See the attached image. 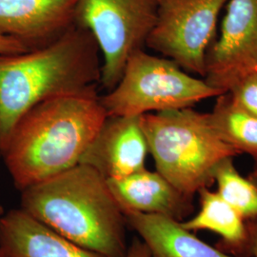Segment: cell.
Instances as JSON below:
<instances>
[{
	"instance_id": "cell-15",
	"label": "cell",
	"mask_w": 257,
	"mask_h": 257,
	"mask_svg": "<svg viewBox=\"0 0 257 257\" xmlns=\"http://www.w3.org/2000/svg\"><path fill=\"white\" fill-rule=\"evenodd\" d=\"M210 116L221 138L239 155H249L257 165L256 116L241 108L229 92L217 96Z\"/></svg>"
},
{
	"instance_id": "cell-22",
	"label": "cell",
	"mask_w": 257,
	"mask_h": 257,
	"mask_svg": "<svg viewBox=\"0 0 257 257\" xmlns=\"http://www.w3.org/2000/svg\"><path fill=\"white\" fill-rule=\"evenodd\" d=\"M0 257H11L9 254L2 248H0Z\"/></svg>"
},
{
	"instance_id": "cell-5",
	"label": "cell",
	"mask_w": 257,
	"mask_h": 257,
	"mask_svg": "<svg viewBox=\"0 0 257 257\" xmlns=\"http://www.w3.org/2000/svg\"><path fill=\"white\" fill-rule=\"evenodd\" d=\"M225 92L193 77L170 58L146 53L131 55L118 83L100 96L107 115L140 116L150 112L192 108Z\"/></svg>"
},
{
	"instance_id": "cell-17",
	"label": "cell",
	"mask_w": 257,
	"mask_h": 257,
	"mask_svg": "<svg viewBox=\"0 0 257 257\" xmlns=\"http://www.w3.org/2000/svg\"><path fill=\"white\" fill-rule=\"evenodd\" d=\"M228 92L241 108L257 117V72L240 79Z\"/></svg>"
},
{
	"instance_id": "cell-3",
	"label": "cell",
	"mask_w": 257,
	"mask_h": 257,
	"mask_svg": "<svg viewBox=\"0 0 257 257\" xmlns=\"http://www.w3.org/2000/svg\"><path fill=\"white\" fill-rule=\"evenodd\" d=\"M20 193V208L61 236L103 257H126L125 215L91 167L79 163Z\"/></svg>"
},
{
	"instance_id": "cell-21",
	"label": "cell",
	"mask_w": 257,
	"mask_h": 257,
	"mask_svg": "<svg viewBox=\"0 0 257 257\" xmlns=\"http://www.w3.org/2000/svg\"><path fill=\"white\" fill-rule=\"evenodd\" d=\"M248 178L257 186V165H255V167H254L252 173L248 176Z\"/></svg>"
},
{
	"instance_id": "cell-18",
	"label": "cell",
	"mask_w": 257,
	"mask_h": 257,
	"mask_svg": "<svg viewBox=\"0 0 257 257\" xmlns=\"http://www.w3.org/2000/svg\"><path fill=\"white\" fill-rule=\"evenodd\" d=\"M26 51L29 49L18 39L0 34V54H17Z\"/></svg>"
},
{
	"instance_id": "cell-9",
	"label": "cell",
	"mask_w": 257,
	"mask_h": 257,
	"mask_svg": "<svg viewBox=\"0 0 257 257\" xmlns=\"http://www.w3.org/2000/svg\"><path fill=\"white\" fill-rule=\"evenodd\" d=\"M140 116L107 115L79 163L91 167L107 180L145 169L149 147Z\"/></svg>"
},
{
	"instance_id": "cell-8",
	"label": "cell",
	"mask_w": 257,
	"mask_h": 257,
	"mask_svg": "<svg viewBox=\"0 0 257 257\" xmlns=\"http://www.w3.org/2000/svg\"><path fill=\"white\" fill-rule=\"evenodd\" d=\"M256 72L257 0H229L220 37L207 54L205 81L228 92Z\"/></svg>"
},
{
	"instance_id": "cell-4",
	"label": "cell",
	"mask_w": 257,
	"mask_h": 257,
	"mask_svg": "<svg viewBox=\"0 0 257 257\" xmlns=\"http://www.w3.org/2000/svg\"><path fill=\"white\" fill-rule=\"evenodd\" d=\"M156 171L187 197L214 183L221 162L239 154L212 125L210 113L192 108L140 116Z\"/></svg>"
},
{
	"instance_id": "cell-10",
	"label": "cell",
	"mask_w": 257,
	"mask_h": 257,
	"mask_svg": "<svg viewBox=\"0 0 257 257\" xmlns=\"http://www.w3.org/2000/svg\"><path fill=\"white\" fill-rule=\"evenodd\" d=\"M77 0H0V34L29 50L45 46L74 25Z\"/></svg>"
},
{
	"instance_id": "cell-13",
	"label": "cell",
	"mask_w": 257,
	"mask_h": 257,
	"mask_svg": "<svg viewBox=\"0 0 257 257\" xmlns=\"http://www.w3.org/2000/svg\"><path fill=\"white\" fill-rule=\"evenodd\" d=\"M124 215L128 227L146 244L151 257H239L207 244L170 217L140 212Z\"/></svg>"
},
{
	"instance_id": "cell-14",
	"label": "cell",
	"mask_w": 257,
	"mask_h": 257,
	"mask_svg": "<svg viewBox=\"0 0 257 257\" xmlns=\"http://www.w3.org/2000/svg\"><path fill=\"white\" fill-rule=\"evenodd\" d=\"M200 209L188 220L181 221L191 231L210 230L221 236L225 248L240 254H248V233L246 220L210 187L199 192Z\"/></svg>"
},
{
	"instance_id": "cell-23",
	"label": "cell",
	"mask_w": 257,
	"mask_h": 257,
	"mask_svg": "<svg viewBox=\"0 0 257 257\" xmlns=\"http://www.w3.org/2000/svg\"><path fill=\"white\" fill-rule=\"evenodd\" d=\"M4 213H5V210H4V208L0 205V217H1Z\"/></svg>"
},
{
	"instance_id": "cell-1",
	"label": "cell",
	"mask_w": 257,
	"mask_h": 257,
	"mask_svg": "<svg viewBox=\"0 0 257 257\" xmlns=\"http://www.w3.org/2000/svg\"><path fill=\"white\" fill-rule=\"evenodd\" d=\"M106 116L97 90L51 98L26 111L1 151L16 188L79 164Z\"/></svg>"
},
{
	"instance_id": "cell-7",
	"label": "cell",
	"mask_w": 257,
	"mask_h": 257,
	"mask_svg": "<svg viewBox=\"0 0 257 257\" xmlns=\"http://www.w3.org/2000/svg\"><path fill=\"white\" fill-rule=\"evenodd\" d=\"M229 0H158L146 46L183 70L205 76L206 58L221 10Z\"/></svg>"
},
{
	"instance_id": "cell-16",
	"label": "cell",
	"mask_w": 257,
	"mask_h": 257,
	"mask_svg": "<svg viewBox=\"0 0 257 257\" xmlns=\"http://www.w3.org/2000/svg\"><path fill=\"white\" fill-rule=\"evenodd\" d=\"M216 192L245 219L257 218V186L240 175L233 157L223 160L215 170Z\"/></svg>"
},
{
	"instance_id": "cell-6",
	"label": "cell",
	"mask_w": 257,
	"mask_h": 257,
	"mask_svg": "<svg viewBox=\"0 0 257 257\" xmlns=\"http://www.w3.org/2000/svg\"><path fill=\"white\" fill-rule=\"evenodd\" d=\"M158 0H77L74 23L94 37L101 55L100 86L109 92L128 58L146 46L157 17Z\"/></svg>"
},
{
	"instance_id": "cell-20",
	"label": "cell",
	"mask_w": 257,
	"mask_h": 257,
	"mask_svg": "<svg viewBox=\"0 0 257 257\" xmlns=\"http://www.w3.org/2000/svg\"><path fill=\"white\" fill-rule=\"evenodd\" d=\"M126 257H151V253L146 244L141 239L135 237L128 247Z\"/></svg>"
},
{
	"instance_id": "cell-24",
	"label": "cell",
	"mask_w": 257,
	"mask_h": 257,
	"mask_svg": "<svg viewBox=\"0 0 257 257\" xmlns=\"http://www.w3.org/2000/svg\"><path fill=\"white\" fill-rule=\"evenodd\" d=\"M0 159H1V155H0Z\"/></svg>"
},
{
	"instance_id": "cell-12",
	"label": "cell",
	"mask_w": 257,
	"mask_h": 257,
	"mask_svg": "<svg viewBox=\"0 0 257 257\" xmlns=\"http://www.w3.org/2000/svg\"><path fill=\"white\" fill-rule=\"evenodd\" d=\"M0 248L11 257H103L61 236L21 208L0 217Z\"/></svg>"
},
{
	"instance_id": "cell-19",
	"label": "cell",
	"mask_w": 257,
	"mask_h": 257,
	"mask_svg": "<svg viewBox=\"0 0 257 257\" xmlns=\"http://www.w3.org/2000/svg\"><path fill=\"white\" fill-rule=\"evenodd\" d=\"M246 223L248 233V254L257 257V218L246 220Z\"/></svg>"
},
{
	"instance_id": "cell-2",
	"label": "cell",
	"mask_w": 257,
	"mask_h": 257,
	"mask_svg": "<svg viewBox=\"0 0 257 257\" xmlns=\"http://www.w3.org/2000/svg\"><path fill=\"white\" fill-rule=\"evenodd\" d=\"M100 76L98 45L76 24L45 46L0 54V155L26 111L51 98L95 91Z\"/></svg>"
},
{
	"instance_id": "cell-11",
	"label": "cell",
	"mask_w": 257,
	"mask_h": 257,
	"mask_svg": "<svg viewBox=\"0 0 257 257\" xmlns=\"http://www.w3.org/2000/svg\"><path fill=\"white\" fill-rule=\"evenodd\" d=\"M107 182L123 213L158 214L181 222L193 210V198L180 193L156 171L152 172L145 168Z\"/></svg>"
}]
</instances>
